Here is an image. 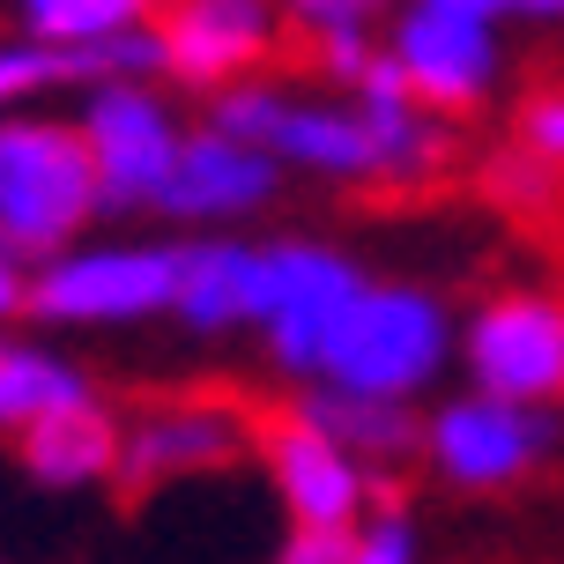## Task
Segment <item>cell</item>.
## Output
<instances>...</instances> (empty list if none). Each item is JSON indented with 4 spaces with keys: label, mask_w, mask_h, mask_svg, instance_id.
Returning <instances> with one entry per match:
<instances>
[{
    "label": "cell",
    "mask_w": 564,
    "mask_h": 564,
    "mask_svg": "<svg viewBox=\"0 0 564 564\" xmlns=\"http://www.w3.org/2000/svg\"><path fill=\"white\" fill-rule=\"evenodd\" d=\"M208 127L327 186H431L453 164V119L423 112L387 53H371L349 89H290L268 75L230 83L208 97Z\"/></svg>",
    "instance_id": "1"
},
{
    "label": "cell",
    "mask_w": 564,
    "mask_h": 564,
    "mask_svg": "<svg viewBox=\"0 0 564 564\" xmlns=\"http://www.w3.org/2000/svg\"><path fill=\"white\" fill-rule=\"evenodd\" d=\"M460 349V319L438 290L423 282H365L349 312L335 319V335L319 349L312 387L365 401H416L438 387V371Z\"/></svg>",
    "instance_id": "2"
},
{
    "label": "cell",
    "mask_w": 564,
    "mask_h": 564,
    "mask_svg": "<svg viewBox=\"0 0 564 564\" xmlns=\"http://www.w3.org/2000/svg\"><path fill=\"white\" fill-rule=\"evenodd\" d=\"M105 216L75 112H8L0 119V253L15 268L83 246Z\"/></svg>",
    "instance_id": "3"
},
{
    "label": "cell",
    "mask_w": 564,
    "mask_h": 564,
    "mask_svg": "<svg viewBox=\"0 0 564 564\" xmlns=\"http://www.w3.org/2000/svg\"><path fill=\"white\" fill-rule=\"evenodd\" d=\"M178 238H83L23 268V312L45 327H149L171 319Z\"/></svg>",
    "instance_id": "4"
},
{
    "label": "cell",
    "mask_w": 564,
    "mask_h": 564,
    "mask_svg": "<svg viewBox=\"0 0 564 564\" xmlns=\"http://www.w3.org/2000/svg\"><path fill=\"white\" fill-rule=\"evenodd\" d=\"M379 53L394 59L423 112L468 119L506 83V23L468 0H394L379 23Z\"/></svg>",
    "instance_id": "5"
},
{
    "label": "cell",
    "mask_w": 564,
    "mask_h": 564,
    "mask_svg": "<svg viewBox=\"0 0 564 564\" xmlns=\"http://www.w3.org/2000/svg\"><path fill=\"white\" fill-rule=\"evenodd\" d=\"M564 423L557 409H520V401H498V394H453L423 416V446L416 460L446 490H468V498H490V490H512L528 482L557 453Z\"/></svg>",
    "instance_id": "6"
},
{
    "label": "cell",
    "mask_w": 564,
    "mask_h": 564,
    "mask_svg": "<svg viewBox=\"0 0 564 564\" xmlns=\"http://www.w3.org/2000/svg\"><path fill=\"white\" fill-rule=\"evenodd\" d=\"M75 127H83L105 216H156V194H164L171 164H178V141H186L164 89L156 83H89Z\"/></svg>",
    "instance_id": "7"
},
{
    "label": "cell",
    "mask_w": 564,
    "mask_h": 564,
    "mask_svg": "<svg viewBox=\"0 0 564 564\" xmlns=\"http://www.w3.org/2000/svg\"><path fill=\"white\" fill-rule=\"evenodd\" d=\"M460 371L476 394L557 409L564 401V297L557 290H490L460 319Z\"/></svg>",
    "instance_id": "8"
},
{
    "label": "cell",
    "mask_w": 564,
    "mask_h": 564,
    "mask_svg": "<svg viewBox=\"0 0 564 564\" xmlns=\"http://www.w3.org/2000/svg\"><path fill=\"white\" fill-rule=\"evenodd\" d=\"M260 446V423L238 401L216 394H178L149 401L141 416H119V490H164V482H200L238 468Z\"/></svg>",
    "instance_id": "9"
},
{
    "label": "cell",
    "mask_w": 564,
    "mask_h": 564,
    "mask_svg": "<svg viewBox=\"0 0 564 564\" xmlns=\"http://www.w3.org/2000/svg\"><path fill=\"white\" fill-rule=\"evenodd\" d=\"M365 268L327 246V238H268V319H260V341H268V365L282 379L312 387L319 371V349L335 335V319L349 312V297L365 290Z\"/></svg>",
    "instance_id": "10"
},
{
    "label": "cell",
    "mask_w": 564,
    "mask_h": 564,
    "mask_svg": "<svg viewBox=\"0 0 564 564\" xmlns=\"http://www.w3.org/2000/svg\"><path fill=\"white\" fill-rule=\"evenodd\" d=\"M260 468L290 528H319V535H349L371 506H379V476L357 453H341L319 423H305L297 409L275 423H260Z\"/></svg>",
    "instance_id": "11"
},
{
    "label": "cell",
    "mask_w": 564,
    "mask_h": 564,
    "mask_svg": "<svg viewBox=\"0 0 564 564\" xmlns=\"http://www.w3.org/2000/svg\"><path fill=\"white\" fill-rule=\"evenodd\" d=\"M282 178L290 171L268 149H253V141H238V134L200 119L178 141V164H171L164 194H156V216L178 230H224V224H246L260 208H275Z\"/></svg>",
    "instance_id": "12"
},
{
    "label": "cell",
    "mask_w": 564,
    "mask_h": 564,
    "mask_svg": "<svg viewBox=\"0 0 564 564\" xmlns=\"http://www.w3.org/2000/svg\"><path fill=\"white\" fill-rule=\"evenodd\" d=\"M164 67L186 89H230L253 83L260 67L282 53V8L275 0H164Z\"/></svg>",
    "instance_id": "13"
},
{
    "label": "cell",
    "mask_w": 564,
    "mask_h": 564,
    "mask_svg": "<svg viewBox=\"0 0 564 564\" xmlns=\"http://www.w3.org/2000/svg\"><path fill=\"white\" fill-rule=\"evenodd\" d=\"M171 319L186 335H260L268 319V238H230V230H194L178 238V290Z\"/></svg>",
    "instance_id": "14"
},
{
    "label": "cell",
    "mask_w": 564,
    "mask_h": 564,
    "mask_svg": "<svg viewBox=\"0 0 564 564\" xmlns=\"http://www.w3.org/2000/svg\"><path fill=\"white\" fill-rule=\"evenodd\" d=\"M15 468H23L37 490H53V498L97 490V482L119 476V416L105 401H89V409L30 423L23 438H15Z\"/></svg>",
    "instance_id": "15"
},
{
    "label": "cell",
    "mask_w": 564,
    "mask_h": 564,
    "mask_svg": "<svg viewBox=\"0 0 564 564\" xmlns=\"http://www.w3.org/2000/svg\"><path fill=\"white\" fill-rule=\"evenodd\" d=\"M97 394V379H89L75 357H59L45 341H23L0 327V431L8 438H23L30 423L45 416H67V409H89Z\"/></svg>",
    "instance_id": "16"
},
{
    "label": "cell",
    "mask_w": 564,
    "mask_h": 564,
    "mask_svg": "<svg viewBox=\"0 0 564 564\" xmlns=\"http://www.w3.org/2000/svg\"><path fill=\"white\" fill-rule=\"evenodd\" d=\"M297 416L319 423L341 453H357L371 476L416 460V446H423L416 401H365V394H335V387H305V394H297Z\"/></svg>",
    "instance_id": "17"
},
{
    "label": "cell",
    "mask_w": 564,
    "mask_h": 564,
    "mask_svg": "<svg viewBox=\"0 0 564 564\" xmlns=\"http://www.w3.org/2000/svg\"><path fill=\"white\" fill-rule=\"evenodd\" d=\"M15 8V30L37 37V45H59V53H83L97 37H119L156 15V0H8Z\"/></svg>",
    "instance_id": "18"
},
{
    "label": "cell",
    "mask_w": 564,
    "mask_h": 564,
    "mask_svg": "<svg viewBox=\"0 0 564 564\" xmlns=\"http://www.w3.org/2000/svg\"><path fill=\"white\" fill-rule=\"evenodd\" d=\"M53 89H83L75 75V53H59V45H37V37H0V119L8 112H37Z\"/></svg>",
    "instance_id": "19"
},
{
    "label": "cell",
    "mask_w": 564,
    "mask_h": 564,
    "mask_svg": "<svg viewBox=\"0 0 564 564\" xmlns=\"http://www.w3.org/2000/svg\"><path fill=\"white\" fill-rule=\"evenodd\" d=\"M75 75L89 83H164V30H156V15L134 30H119V37H97V45H83L75 53Z\"/></svg>",
    "instance_id": "20"
},
{
    "label": "cell",
    "mask_w": 564,
    "mask_h": 564,
    "mask_svg": "<svg viewBox=\"0 0 564 564\" xmlns=\"http://www.w3.org/2000/svg\"><path fill=\"white\" fill-rule=\"evenodd\" d=\"M275 8H282V23L319 53V45H341V37H379L394 0H275Z\"/></svg>",
    "instance_id": "21"
},
{
    "label": "cell",
    "mask_w": 564,
    "mask_h": 564,
    "mask_svg": "<svg viewBox=\"0 0 564 564\" xmlns=\"http://www.w3.org/2000/svg\"><path fill=\"white\" fill-rule=\"evenodd\" d=\"M416 557H423V535L401 506H371L349 528V550H341V564H416Z\"/></svg>",
    "instance_id": "22"
},
{
    "label": "cell",
    "mask_w": 564,
    "mask_h": 564,
    "mask_svg": "<svg viewBox=\"0 0 564 564\" xmlns=\"http://www.w3.org/2000/svg\"><path fill=\"white\" fill-rule=\"evenodd\" d=\"M512 149H520V156H535L542 171H557V178H564V83L535 89V97L520 105V119H512Z\"/></svg>",
    "instance_id": "23"
},
{
    "label": "cell",
    "mask_w": 564,
    "mask_h": 564,
    "mask_svg": "<svg viewBox=\"0 0 564 564\" xmlns=\"http://www.w3.org/2000/svg\"><path fill=\"white\" fill-rule=\"evenodd\" d=\"M490 194L506 200V208H550V194H557V171H542L535 156H520V149H506V156H490Z\"/></svg>",
    "instance_id": "24"
},
{
    "label": "cell",
    "mask_w": 564,
    "mask_h": 564,
    "mask_svg": "<svg viewBox=\"0 0 564 564\" xmlns=\"http://www.w3.org/2000/svg\"><path fill=\"white\" fill-rule=\"evenodd\" d=\"M341 550H349V535H319V528H290V535L275 542V557H268V564H341Z\"/></svg>",
    "instance_id": "25"
},
{
    "label": "cell",
    "mask_w": 564,
    "mask_h": 564,
    "mask_svg": "<svg viewBox=\"0 0 564 564\" xmlns=\"http://www.w3.org/2000/svg\"><path fill=\"white\" fill-rule=\"evenodd\" d=\"M506 23H557L564 30V0H506Z\"/></svg>",
    "instance_id": "26"
},
{
    "label": "cell",
    "mask_w": 564,
    "mask_h": 564,
    "mask_svg": "<svg viewBox=\"0 0 564 564\" xmlns=\"http://www.w3.org/2000/svg\"><path fill=\"white\" fill-rule=\"evenodd\" d=\"M8 312H23V268L0 253V327H8Z\"/></svg>",
    "instance_id": "27"
},
{
    "label": "cell",
    "mask_w": 564,
    "mask_h": 564,
    "mask_svg": "<svg viewBox=\"0 0 564 564\" xmlns=\"http://www.w3.org/2000/svg\"><path fill=\"white\" fill-rule=\"evenodd\" d=\"M468 8H482V15H498V23H506V0H468Z\"/></svg>",
    "instance_id": "28"
}]
</instances>
